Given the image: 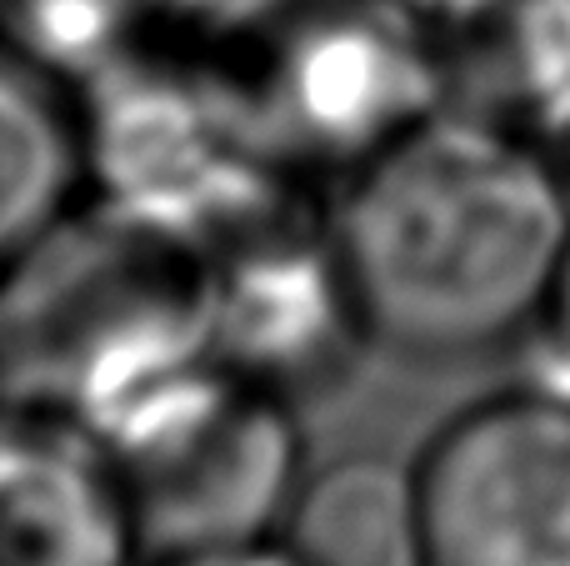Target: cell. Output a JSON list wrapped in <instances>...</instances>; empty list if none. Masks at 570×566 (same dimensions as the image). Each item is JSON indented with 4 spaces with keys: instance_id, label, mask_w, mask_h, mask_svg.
<instances>
[{
    "instance_id": "4",
    "label": "cell",
    "mask_w": 570,
    "mask_h": 566,
    "mask_svg": "<svg viewBox=\"0 0 570 566\" xmlns=\"http://www.w3.org/2000/svg\"><path fill=\"white\" fill-rule=\"evenodd\" d=\"M405 566H570V397L525 377L451 411L401 481Z\"/></svg>"
},
{
    "instance_id": "10",
    "label": "cell",
    "mask_w": 570,
    "mask_h": 566,
    "mask_svg": "<svg viewBox=\"0 0 570 566\" xmlns=\"http://www.w3.org/2000/svg\"><path fill=\"white\" fill-rule=\"evenodd\" d=\"M150 26L156 0H0V46L70 86L146 46Z\"/></svg>"
},
{
    "instance_id": "8",
    "label": "cell",
    "mask_w": 570,
    "mask_h": 566,
    "mask_svg": "<svg viewBox=\"0 0 570 566\" xmlns=\"http://www.w3.org/2000/svg\"><path fill=\"white\" fill-rule=\"evenodd\" d=\"M451 110L546 140L570 100V0H415Z\"/></svg>"
},
{
    "instance_id": "5",
    "label": "cell",
    "mask_w": 570,
    "mask_h": 566,
    "mask_svg": "<svg viewBox=\"0 0 570 566\" xmlns=\"http://www.w3.org/2000/svg\"><path fill=\"white\" fill-rule=\"evenodd\" d=\"M116 461L140 552L166 562L281 537L301 497L305 447L285 391L216 361L120 441Z\"/></svg>"
},
{
    "instance_id": "11",
    "label": "cell",
    "mask_w": 570,
    "mask_h": 566,
    "mask_svg": "<svg viewBox=\"0 0 570 566\" xmlns=\"http://www.w3.org/2000/svg\"><path fill=\"white\" fill-rule=\"evenodd\" d=\"M285 0H156V26L206 46H246Z\"/></svg>"
},
{
    "instance_id": "1",
    "label": "cell",
    "mask_w": 570,
    "mask_h": 566,
    "mask_svg": "<svg viewBox=\"0 0 570 566\" xmlns=\"http://www.w3.org/2000/svg\"><path fill=\"white\" fill-rule=\"evenodd\" d=\"M325 221L365 341L475 357L541 311L570 180L541 140L441 106L345 170Z\"/></svg>"
},
{
    "instance_id": "14",
    "label": "cell",
    "mask_w": 570,
    "mask_h": 566,
    "mask_svg": "<svg viewBox=\"0 0 570 566\" xmlns=\"http://www.w3.org/2000/svg\"><path fill=\"white\" fill-rule=\"evenodd\" d=\"M541 146L551 150V156H556V166H561V170H566V180H570V100H566V110H561V116H556V126L546 130V140H541Z\"/></svg>"
},
{
    "instance_id": "12",
    "label": "cell",
    "mask_w": 570,
    "mask_h": 566,
    "mask_svg": "<svg viewBox=\"0 0 570 566\" xmlns=\"http://www.w3.org/2000/svg\"><path fill=\"white\" fill-rule=\"evenodd\" d=\"M525 336H531V381H546L570 397V241Z\"/></svg>"
},
{
    "instance_id": "13",
    "label": "cell",
    "mask_w": 570,
    "mask_h": 566,
    "mask_svg": "<svg viewBox=\"0 0 570 566\" xmlns=\"http://www.w3.org/2000/svg\"><path fill=\"white\" fill-rule=\"evenodd\" d=\"M160 566H321L311 552L291 547L285 537L250 541V547H226V552H196V557H166Z\"/></svg>"
},
{
    "instance_id": "9",
    "label": "cell",
    "mask_w": 570,
    "mask_h": 566,
    "mask_svg": "<svg viewBox=\"0 0 570 566\" xmlns=\"http://www.w3.org/2000/svg\"><path fill=\"white\" fill-rule=\"evenodd\" d=\"M70 80L0 46V271L70 221L86 186L80 106Z\"/></svg>"
},
{
    "instance_id": "2",
    "label": "cell",
    "mask_w": 570,
    "mask_h": 566,
    "mask_svg": "<svg viewBox=\"0 0 570 566\" xmlns=\"http://www.w3.org/2000/svg\"><path fill=\"white\" fill-rule=\"evenodd\" d=\"M86 186L100 211L206 256L295 191L266 150L230 60L126 50L76 86Z\"/></svg>"
},
{
    "instance_id": "7",
    "label": "cell",
    "mask_w": 570,
    "mask_h": 566,
    "mask_svg": "<svg viewBox=\"0 0 570 566\" xmlns=\"http://www.w3.org/2000/svg\"><path fill=\"white\" fill-rule=\"evenodd\" d=\"M140 552L120 461L66 407H0V566H130Z\"/></svg>"
},
{
    "instance_id": "3",
    "label": "cell",
    "mask_w": 570,
    "mask_h": 566,
    "mask_svg": "<svg viewBox=\"0 0 570 566\" xmlns=\"http://www.w3.org/2000/svg\"><path fill=\"white\" fill-rule=\"evenodd\" d=\"M236 50L256 130L291 176L341 180L445 106L431 40L405 0H285Z\"/></svg>"
},
{
    "instance_id": "6",
    "label": "cell",
    "mask_w": 570,
    "mask_h": 566,
    "mask_svg": "<svg viewBox=\"0 0 570 566\" xmlns=\"http://www.w3.org/2000/svg\"><path fill=\"white\" fill-rule=\"evenodd\" d=\"M210 347L230 371L285 391L325 371L361 336L331 221L295 191L206 251Z\"/></svg>"
},
{
    "instance_id": "15",
    "label": "cell",
    "mask_w": 570,
    "mask_h": 566,
    "mask_svg": "<svg viewBox=\"0 0 570 566\" xmlns=\"http://www.w3.org/2000/svg\"><path fill=\"white\" fill-rule=\"evenodd\" d=\"M405 6H415V0H405Z\"/></svg>"
}]
</instances>
